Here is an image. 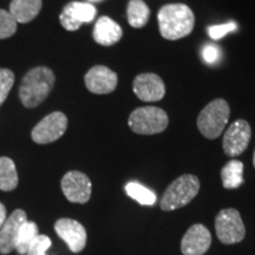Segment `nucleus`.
Listing matches in <instances>:
<instances>
[{
	"label": "nucleus",
	"instance_id": "obj_1",
	"mask_svg": "<svg viewBox=\"0 0 255 255\" xmlns=\"http://www.w3.org/2000/svg\"><path fill=\"white\" fill-rule=\"evenodd\" d=\"M158 27L161 36L168 40L187 37L194 30L195 17L189 6L168 4L158 11Z\"/></svg>",
	"mask_w": 255,
	"mask_h": 255
},
{
	"label": "nucleus",
	"instance_id": "obj_17",
	"mask_svg": "<svg viewBox=\"0 0 255 255\" xmlns=\"http://www.w3.org/2000/svg\"><path fill=\"white\" fill-rule=\"evenodd\" d=\"M43 1L41 0H12L9 13L19 24H26L39 14Z\"/></svg>",
	"mask_w": 255,
	"mask_h": 255
},
{
	"label": "nucleus",
	"instance_id": "obj_7",
	"mask_svg": "<svg viewBox=\"0 0 255 255\" xmlns=\"http://www.w3.org/2000/svg\"><path fill=\"white\" fill-rule=\"evenodd\" d=\"M68 129V117L60 111H55L44 117L31 132V137L38 144H49L59 139Z\"/></svg>",
	"mask_w": 255,
	"mask_h": 255
},
{
	"label": "nucleus",
	"instance_id": "obj_18",
	"mask_svg": "<svg viewBox=\"0 0 255 255\" xmlns=\"http://www.w3.org/2000/svg\"><path fill=\"white\" fill-rule=\"evenodd\" d=\"M221 178L226 189H237L244 183V163L239 159L229 161L222 168Z\"/></svg>",
	"mask_w": 255,
	"mask_h": 255
},
{
	"label": "nucleus",
	"instance_id": "obj_26",
	"mask_svg": "<svg viewBox=\"0 0 255 255\" xmlns=\"http://www.w3.org/2000/svg\"><path fill=\"white\" fill-rule=\"evenodd\" d=\"M238 30V25L234 21H228V23L214 25V26L208 27V33L209 37L214 40H219L227 36L231 32H235Z\"/></svg>",
	"mask_w": 255,
	"mask_h": 255
},
{
	"label": "nucleus",
	"instance_id": "obj_30",
	"mask_svg": "<svg viewBox=\"0 0 255 255\" xmlns=\"http://www.w3.org/2000/svg\"><path fill=\"white\" fill-rule=\"evenodd\" d=\"M253 164H254V167H255V151H254V157H253Z\"/></svg>",
	"mask_w": 255,
	"mask_h": 255
},
{
	"label": "nucleus",
	"instance_id": "obj_31",
	"mask_svg": "<svg viewBox=\"0 0 255 255\" xmlns=\"http://www.w3.org/2000/svg\"><path fill=\"white\" fill-rule=\"evenodd\" d=\"M44 255H46V254H44Z\"/></svg>",
	"mask_w": 255,
	"mask_h": 255
},
{
	"label": "nucleus",
	"instance_id": "obj_10",
	"mask_svg": "<svg viewBox=\"0 0 255 255\" xmlns=\"http://www.w3.org/2000/svg\"><path fill=\"white\" fill-rule=\"evenodd\" d=\"M96 14H97V9L94 4L72 1L63 8L59 15V20L65 30L77 31L84 23H91Z\"/></svg>",
	"mask_w": 255,
	"mask_h": 255
},
{
	"label": "nucleus",
	"instance_id": "obj_2",
	"mask_svg": "<svg viewBox=\"0 0 255 255\" xmlns=\"http://www.w3.org/2000/svg\"><path fill=\"white\" fill-rule=\"evenodd\" d=\"M55 73L46 66L31 69L21 81L19 97L25 108L32 109L45 101L55 85Z\"/></svg>",
	"mask_w": 255,
	"mask_h": 255
},
{
	"label": "nucleus",
	"instance_id": "obj_15",
	"mask_svg": "<svg viewBox=\"0 0 255 255\" xmlns=\"http://www.w3.org/2000/svg\"><path fill=\"white\" fill-rule=\"evenodd\" d=\"M27 221L24 210L17 209L7 216L2 227L0 228V253L8 254L15 250V242L21 226Z\"/></svg>",
	"mask_w": 255,
	"mask_h": 255
},
{
	"label": "nucleus",
	"instance_id": "obj_16",
	"mask_svg": "<svg viewBox=\"0 0 255 255\" xmlns=\"http://www.w3.org/2000/svg\"><path fill=\"white\" fill-rule=\"evenodd\" d=\"M123 36V30L116 21L107 17H101L96 21L94 28V39L103 46H111L119 43Z\"/></svg>",
	"mask_w": 255,
	"mask_h": 255
},
{
	"label": "nucleus",
	"instance_id": "obj_5",
	"mask_svg": "<svg viewBox=\"0 0 255 255\" xmlns=\"http://www.w3.org/2000/svg\"><path fill=\"white\" fill-rule=\"evenodd\" d=\"M169 123L168 115L163 109L157 107L137 108L130 115V129L139 135H155L164 131Z\"/></svg>",
	"mask_w": 255,
	"mask_h": 255
},
{
	"label": "nucleus",
	"instance_id": "obj_13",
	"mask_svg": "<svg viewBox=\"0 0 255 255\" xmlns=\"http://www.w3.org/2000/svg\"><path fill=\"white\" fill-rule=\"evenodd\" d=\"M212 235L206 226L196 223L186 232L181 241V252L183 255H203L209 250Z\"/></svg>",
	"mask_w": 255,
	"mask_h": 255
},
{
	"label": "nucleus",
	"instance_id": "obj_9",
	"mask_svg": "<svg viewBox=\"0 0 255 255\" xmlns=\"http://www.w3.org/2000/svg\"><path fill=\"white\" fill-rule=\"evenodd\" d=\"M62 190L70 202L83 205L90 200L92 184L90 178L84 173L71 170L62 178Z\"/></svg>",
	"mask_w": 255,
	"mask_h": 255
},
{
	"label": "nucleus",
	"instance_id": "obj_28",
	"mask_svg": "<svg viewBox=\"0 0 255 255\" xmlns=\"http://www.w3.org/2000/svg\"><path fill=\"white\" fill-rule=\"evenodd\" d=\"M6 219H7V213H6V208L5 206L2 205L1 202H0V228L2 227V225H4Z\"/></svg>",
	"mask_w": 255,
	"mask_h": 255
},
{
	"label": "nucleus",
	"instance_id": "obj_12",
	"mask_svg": "<svg viewBox=\"0 0 255 255\" xmlns=\"http://www.w3.org/2000/svg\"><path fill=\"white\" fill-rule=\"evenodd\" d=\"M85 87L92 94H111L117 87L119 77L116 72L104 65H96L87 72L84 77Z\"/></svg>",
	"mask_w": 255,
	"mask_h": 255
},
{
	"label": "nucleus",
	"instance_id": "obj_11",
	"mask_svg": "<svg viewBox=\"0 0 255 255\" xmlns=\"http://www.w3.org/2000/svg\"><path fill=\"white\" fill-rule=\"evenodd\" d=\"M55 231L65 241L72 253H79L87 245V231L82 223L72 219H59L55 223Z\"/></svg>",
	"mask_w": 255,
	"mask_h": 255
},
{
	"label": "nucleus",
	"instance_id": "obj_8",
	"mask_svg": "<svg viewBox=\"0 0 255 255\" xmlns=\"http://www.w3.org/2000/svg\"><path fill=\"white\" fill-rule=\"evenodd\" d=\"M252 137V129L247 121L238 120L232 123L223 136V151L229 157H237L247 149Z\"/></svg>",
	"mask_w": 255,
	"mask_h": 255
},
{
	"label": "nucleus",
	"instance_id": "obj_14",
	"mask_svg": "<svg viewBox=\"0 0 255 255\" xmlns=\"http://www.w3.org/2000/svg\"><path fill=\"white\" fill-rule=\"evenodd\" d=\"M133 92L143 102H158L164 97L165 85L155 73H141L133 79Z\"/></svg>",
	"mask_w": 255,
	"mask_h": 255
},
{
	"label": "nucleus",
	"instance_id": "obj_25",
	"mask_svg": "<svg viewBox=\"0 0 255 255\" xmlns=\"http://www.w3.org/2000/svg\"><path fill=\"white\" fill-rule=\"evenodd\" d=\"M51 239L46 235H40L38 234L34 240L32 241V244L28 247V251L26 255H44L46 253V251L51 247Z\"/></svg>",
	"mask_w": 255,
	"mask_h": 255
},
{
	"label": "nucleus",
	"instance_id": "obj_21",
	"mask_svg": "<svg viewBox=\"0 0 255 255\" xmlns=\"http://www.w3.org/2000/svg\"><path fill=\"white\" fill-rule=\"evenodd\" d=\"M126 191L129 197L137 201L142 206H152L157 201V196L154 191L144 187L143 184L136 182V181L127 183Z\"/></svg>",
	"mask_w": 255,
	"mask_h": 255
},
{
	"label": "nucleus",
	"instance_id": "obj_4",
	"mask_svg": "<svg viewBox=\"0 0 255 255\" xmlns=\"http://www.w3.org/2000/svg\"><path fill=\"white\" fill-rule=\"evenodd\" d=\"M231 109L222 98L212 101L201 110L197 117V128L206 138L215 139L221 135L229 121Z\"/></svg>",
	"mask_w": 255,
	"mask_h": 255
},
{
	"label": "nucleus",
	"instance_id": "obj_24",
	"mask_svg": "<svg viewBox=\"0 0 255 255\" xmlns=\"http://www.w3.org/2000/svg\"><path fill=\"white\" fill-rule=\"evenodd\" d=\"M14 84V73L8 69H0V105L4 104Z\"/></svg>",
	"mask_w": 255,
	"mask_h": 255
},
{
	"label": "nucleus",
	"instance_id": "obj_6",
	"mask_svg": "<svg viewBox=\"0 0 255 255\" xmlns=\"http://www.w3.org/2000/svg\"><path fill=\"white\" fill-rule=\"evenodd\" d=\"M215 231L219 240L225 245L238 244L246 235L240 213L234 208L220 210L215 219Z\"/></svg>",
	"mask_w": 255,
	"mask_h": 255
},
{
	"label": "nucleus",
	"instance_id": "obj_19",
	"mask_svg": "<svg viewBox=\"0 0 255 255\" xmlns=\"http://www.w3.org/2000/svg\"><path fill=\"white\" fill-rule=\"evenodd\" d=\"M150 8L143 0H130L127 8V18L130 26L141 28L148 23Z\"/></svg>",
	"mask_w": 255,
	"mask_h": 255
},
{
	"label": "nucleus",
	"instance_id": "obj_29",
	"mask_svg": "<svg viewBox=\"0 0 255 255\" xmlns=\"http://www.w3.org/2000/svg\"><path fill=\"white\" fill-rule=\"evenodd\" d=\"M103 0H87V2H90V4H95V2H101Z\"/></svg>",
	"mask_w": 255,
	"mask_h": 255
},
{
	"label": "nucleus",
	"instance_id": "obj_23",
	"mask_svg": "<svg viewBox=\"0 0 255 255\" xmlns=\"http://www.w3.org/2000/svg\"><path fill=\"white\" fill-rule=\"evenodd\" d=\"M18 23L11 13L5 9H0V39L12 37L17 31Z\"/></svg>",
	"mask_w": 255,
	"mask_h": 255
},
{
	"label": "nucleus",
	"instance_id": "obj_3",
	"mask_svg": "<svg viewBox=\"0 0 255 255\" xmlns=\"http://www.w3.org/2000/svg\"><path fill=\"white\" fill-rule=\"evenodd\" d=\"M200 190V181L195 175L186 174L177 177L169 184L161 200V208L170 212L187 206L197 195Z\"/></svg>",
	"mask_w": 255,
	"mask_h": 255
},
{
	"label": "nucleus",
	"instance_id": "obj_27",
	"mask_svg": "<svg viewBox=\"0 0 255 255\" xmlns=\"http://www.w3.org/2000/svg\"><path fill=\"white\" fill-rule=\"evenodd\" d=\"M220 49L213 44H207L202 47V58L207 64H215L220 59Z\"/></svg>",
	"mask_w": 255,
	"mask_h": 255
},
{
	"label": "nucleus",
	"instance_id": "obj_22",
	"mask_svg": "<svg viewBox=\"0 0 255 255\" xmlns=\"http://www.w3.org/2000/svg\"><path fill=\"white\" fill-rule=\"evenodd\" d=\"M38 234H39V232H38V226L36 223L33 221L25 222L19 231L17 242H15V251L20 255L26 254L28 247Z\"/></svg>",
	"mask_w": 255,
	"mask_h": 255
},
{
	"label": "nucleus",
	"instance_id": "obj_20",
	"mask_svg": "<svg viewBox=\"0 0 255 255\" xmlns=\"http://www.w3.org/2000/svg\"><path fill=\"white\" fill-rule=\"evenodd\" d=\"M18 186V173L14 162L8 157H0V190L11 191Z\"/></svg>",
	"mask_w": 255,
	"mask_h": 255
}]
</instances>
